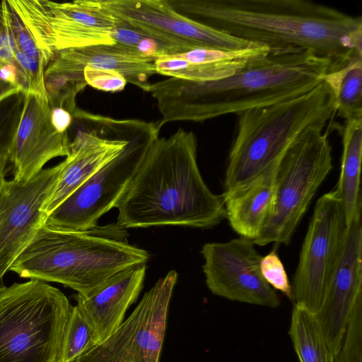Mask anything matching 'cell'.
<instances>
[{"instance_id":"cell-1","label":"cell","mask_w":362,"mask_h":362,"mask_svg":"<svg viewBox=\"0 0 362 362\" xmlns=\"http://www.w3.org/2000/svg\"><path fill=\"white\" fill-rule=\"evenodd\" d=\"M184 18L271 52L338 59L362 50V18L308 0H167Z\"/></svg>"},{"instance_id":"cell-21","label":"cell","mask_w":362,"mask_h":362,"mask_svg":"<svg viewBox=\"0 0 362 362\" xmlns=\"http://www.w3.org/2000/svg\"><path fill=\"white\" fill-rule=\"evenodd\" d=\"M323 81L333 93L339 117L345 120L362 117V51L330 62Z\"/></svg>"},{"instance_id":"cell-19","label":"cell","mask_w":362,"mask_h":362,"mask_svg":"<svg viewBox=\"0 0 362 362\" xmlns=\"http://www.w3.org/2000/svg\"><path fill=\"white\" fill-rule=\"evenodd\" d=\"M277 163L248 184L222 194L226 218L240 237L255 240L268 221L274 199V175Z\"/></svg>"},{"instance_id":"cell-14","label":"cell","mask_w":362,"mask_h":362,"mask_svg":"<svg viewBox=\"0 0 362 362\" xmlns=\"http://www.w3.org/2000/svg\"><path fill=\"white\" fill-rule=\"evenodd\" d=\"M35 4L44 49L53 57L65 49L115 43L112 33L119 20L99 0Z\"/></svg>"},{"instance_id":"cell-24","label":"cell","mask_w":362,"mask_h":362,"mask_svg":"<svg viewBox=\"0 0 362 362\" xmlns=\"http://www.w3.org/2000/svg\"><path fill=\"white\" fill-rule=\"evenodd\" d=\"M97 341L95 332L90 324L78 308L73 306L64 334L60 362H71Z\"/></svg>"},{"instance_id":"cell-8","label":"cell","mask_w":362,"mask_h":362,"mask_svg":"<svg viewBox=\"0 0 362 362\" xmlns=\"http://www.w3.org/2000/svg\"><path fill=\"white\" fill-rule=\"evenodd\" d=\"M160 121L144 122L122 152L98 170L46 218L48 228L83 231L97 226L98 220L120 200L150 148L159 138Z\"/></svg>"},{"instance_id":"cell-10","label":"cell","mask_w":362,"mask_h":362,"mask_svg":"<svg viewBox=\"0 0 362 362\" xmlns=\"http://www.w3.org/2000/svg\"><path fill=\"white\" fill-rule=\"evenodd\" d=\"M177 279L174 270L160 278L110 335L71 362H159Z\"/></svg>"},{"instance_id":"cell-16","label":"cell","mask_w":362,"mask_h":362,"mask_svg":"<svg viewBox=\"0 0 362 362\" xmlns=\"http://www.w3.org/2000/svg\"><path fill=\"white\" fill-rule=\"evenodd\" d=\"M24 104L18 127L9 150L13 179L29 180L50 160L67 156L71 140L60 132L52 120L48 99L24 93Z\"/></svg>"},{"instance_id":"cell-17","label":"cell","mask_w":362,"mask_h":362,"mask_svg":"<svg viewBox=\"0 0 362 362\" xmlns=\"http://www.w3.org/2000/svg\"><path fill=\"white\" fill-rule=\"evenodd\" d=\"M155 59L118 43L98 45L58 52L45 71L83 76L85 67L115 71L136 87L146 90L148 79L157 74Z\"/></svg>"},{"instance_id":"cell-23","label":"cell","mask_w":362,"mask_h":362,"mask_svg":"<svg viewBox=\"0 0 362 362\" xmlns=\"http://www.w3.org/2000/svg\"><path fill=\"white\" fill-rule=\"evenodd\" d=\"M288 335L300 362H334L315 314L296 304Z\"/></svg>"},{"instance_id":"cell-4","label":"cell","mask_w":362,"mask_h":362,"mask_svg":"<svg viewBox=\"0 0 362 362\" xmlns=\"http://www.w3.org/2000/svg\"><path fill=\"white\" fill-rule=\"evenodd\" d=\"M125 229L117 223L83 231L42 225L9 271L88 294L115 274L148 261L147 251L127 242Z\"/></svg>"},{"instance_id":"cell-28","label":"cell","mask_w":362,"mask_h":362,"mask_svg":"<svg viewBox=\"0 0 362 362\" xmlns=\"http://www.w3.org/2000/svg\"><path fill=\"white\" fill-rule=\"evenodd\" d=\"M260 271L265 281L275 291L277 290L292 300V286L284 266L275 250L262 257Z\"/></svg>"},{"instance_id":"cell-18","label":"cell","mask_w":362,"mask_h":362,"mask_svg":"<svg viewBox=\"0 0 362 362\" xmlns=\"http://www.w3.org/2000/svg\"><path fill=\"white\" fill-rule=\"evenodd\" d=\"M146 264L121 271L86 295L75 296L76 306L95 332L98 341L110 335L124 321L126 311L144 285Z\"/></svg>"},{"instance_id":"cell-29","label":"cell","mask_w":362,"mask_h":362,"mask_svg":"<svg viewBox=\"0 0 362 362\" xmlns=\"http://www.w3.org/2000/svg\"><path fill=\"white\" fill-rule=\"evenodd\" d=\"M83 76L87 85L105 92L121 91L127 83L123 76L112 70L85 67Z\"/></svg>"},{"instance_id":"cell-31","label":"cell","mask_w":362,"mask_h":362,"mask_svg":"<svg viewBox=\"0 0 362 362\" xmlns=\"http://www.w3.org/2000/svg\"><path fill=\"white\" fill-rule=\"evenodd\" d=\"M52 120L57 129L62 133L68 132L73 122L72 115L62 107H52Z\"/></svg>"},{"instance_id":"cell-11","label":"cell","mask_w":362,"mask_h":362,"mask_svg":"<svg viewBox=\"0 0 362 362\" xmlns=\"http://www.w3.org/2000/svg\"><path fill=\"white\" fill-rule=\"evenodd\" d=\"M121 21L167 43L174 54L199 47L235 51L255 45L187 19L167 0H99Z\"/></svg>"},{"instance_id":"cell-5","label":"cell","mask_w":362,"mask_h":362,"mask_svg":"<svg viewBox=\"0 0 362 362\" xmlns=\"http://www.w3.org/2000/svg\"><path fill=\"white\" fill-rule=\"evenodd\" d=\"M336 113L333 93L322 81L290 100L238 114V131L229 152L224 192L241 187L276 164L296 136L308 126Z\"/></svg>"},{"instance_id":"cell-26","label":"cell","mask_w":362,"mask_h":362,"mask_svg":"<svg viewBox=\"0 0 362 362\" xmlns=\"http://www.w3.org/2000/svg\"><path fill=\"white\" fill-rule=\"evenodd\" d=\"M24 93L11 95L0 101V150L9 148L21 119Z\"/></svg>"},{"instance_id":"cell-22","label":"cell","mask_w":362,"mask_h":362,"mask_svg":"<svg viewBox=\"0 0 362 362\" xmlns=\"http://www.w3.org/2000/svg\"><path fill=\"white\" fill-rule=\"evenodd\" d=\"M269 49L258 45L242 57L213 63L192 64L177 54L163 55L155 59L156 73L194 82L222 80L233 76L249 62L269 54Z\"/></svg>"},{"instance_id":"cell-12","label":"cell","mask_w":362,"mask_h":362,"mask_svg":"<svg viewBox=\"0 0 362 362\" xmlns=\"http://www.w3.org/2000/svg\"><path fill=\"white\" fill-rule=\"evenodd\" d=\"M201 253L209 289L229 300L276 308L279 296L264 279L262 256L252 240L239 237L224 243H205Z\"/></svg>"},{"instance_id":"cell-7","label":"cell","mask_w":362,"mask_h":362,"mask_svg":"<svg viewBox=\"0 0 362 362\" xmlns=\"http://www.w3.org/2000/svg\"><path fill=\"white\" fill-rule=\"evenodd\" d=\"M327 122L302 131L279 160L268 221L256 245H288L317 189L333 168L332 146L323 132Z\"/></svg>"},{"instance_id":"cell-27","label":"cell","mask_w":362,"mask_h":362,"mask_svg":"<svg viewBox=\"0 0 362 362\" xmlns=\"http://www.w3.org/2000/svg\"><path fill=\"white\" fill-rule=\"evenodd\" d=\"M334 362H362V300L355 306Z\"/></svg>"},{"instance_id":"cell-25","label":"cell","mask_w":362,"mask_h":362,"mask_svg":"<svg viewBox=\"0 0 362 362\" xmlns=\"http://www.w3.org/2000/svg\"><path fill=\"white\" fill-rule=\"evenodd\" d=\"M13 64L23 87V93L47 98L45 82L47 66L15 47Z\"/></svg>"},{"instance_id":"cell-6","label":"cell","mask_w":362,"mask_h":362,"mask_svg":"<svg viewBox=\"0 0 362 362\" xmlns=\"http://www.w3.org/2000/svg\"><path fill=\"white\" fill-rule=\"evenodd\" d=\"M72 307L39 280L0 287V362H60Z\"/></svg>"},{"instance_id":"cell-3","label":"cell","mask_w":362,"mask_h":362,"mask_svg":"<svg viewBox=\"0 0 362 362\" xmlns=\"http://www.w3.org/2000/svg\"><path fill=\"white\" fill-rule=\"evenodd\" d=\"M197 158L193 132L180 128L159 137L117 207V223L124 228L219 224L226 216L223 196L207 187Z\"/></svg>"},{"instance_id":"cell-20","label":"cell","mask_w":362,"mask_h":362,"mask_svg":"<svg viewBox=\"0 0 362 362\" xmlns=\"http://www.w3.org/2000/svg\"><path fill=\"white\" fill-rule=\"evenodd\" d=\"M362 158V117L345 120L338 182L334 189L343 204L348 224L361 214L360 176Z\"/></svg>"},{"instance_id":"cell-15","label":"cell","mask_w":362,"mask_h":362,"mask_svg":"<svg viewBox=\"0 0 362 362\" xmlns=\"http://www.w3.org/2000/svg\"><path fill=\"white\" fill-rule=\"evenodd\" d=\"M362 300L361 214L349 224L338 265L315 314L328 347L339 353L351 313Z\"/></svg>"},{"instance_id":"cell-33","label":"cell","mask_w":362,"mask_h":362,"mask_svg":"<svg viewBox=\"0 0 362 362\" xmlns=\"http://www.w3.org/2000/svg\"><path fill=\"white\" fill-rule=\"evenodd\" d=\"M6 23H5V13L4 8L3 1H0V37L5 32Z\"/></svg>"},{"instance_id":"cell-30","label":"cell","mask_w":362,"mask_h":362,"mask_svg":"<svg viewBox=\"0 0 362 362\" xmlns=\"http://www.w3.org/2000/svg\"><path fill=\"white\" fill-rule=\"evenodd\" d=\"M19 92L23 87L14 64L0 59V101Z\"/></svg>"},{"instance_id":"cell-13","label":"cell","mask_w":362,"mask_h":362,"mask_svg":"<svg viewBox=\"0 0 362 362\" xmlns=\"http://www.w3.org/2000/svg\"><path fill=\"white\" fill-rule=\"evenodd\" d=\"M60 167L42 169L29 180L0 183V287L3 278L45 218L42 208L55 187Z\"/></svg>"},{"instance_id":"cell-32","label":"cell","mask_w":362,"mask_h":362,"mask_svg":"<svg viewBox=\"0 0 362 362\" xmlns=\"http://www.w3.org/2000/svg\"><path fill=\"white\" fill-rule=\"evenodd\" d=\"M9 148L0 150V183L8 171L9 163Z\"/></svg>"},{"instance_id":"cell-9","label":"cell","mask_w":362,"mask_h":362,"mask_svg":"<svg viewBox=\"0 0 362 362\" xmlns=\"http://www.w3.org/2000/svg\"><path fill=\"white\" fill-rule=\"evenodd\" d=\"M349 224L334 189L317 201L292 281V300L315 314L342 254Z\"/></svg>"},{"instance_id":"cell-2","label":"cell","mask_w":362,"mask_h":362,"mask_svg":"<svg viewBox=\"0 0 362 362\" xmlns=\"http://www.w3.org/2000/svg\"><path fill=\"white\" fill-rule=\"evenodd\" d=\"M329 59L307 51L269 52L222 80L194 82L170 77L148 84L161 123L201 122L302 95L323 81Z\"/></svg>"}]
</instances>
